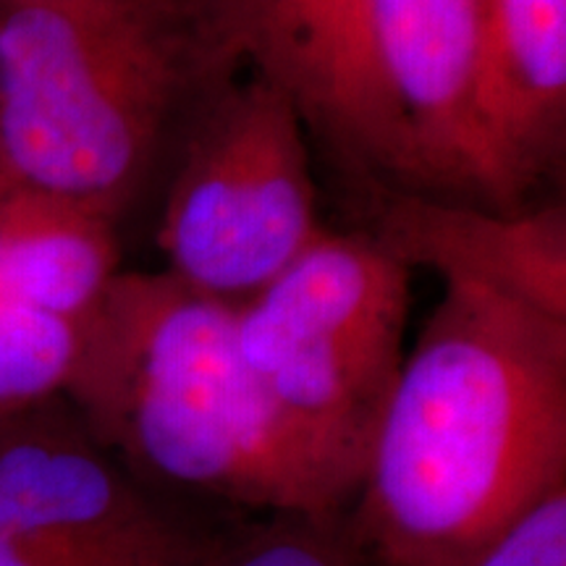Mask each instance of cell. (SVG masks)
<instances>
[{
    "label": "cell",
    "mask_w": 566,
    "mask_h": 566,
    "mask_svg": "<svg viewBox=\"0 0 566 566\" xmlns=\"http://www.w3.org/2000/svg\"><path fill=\"white\" fill-rule=\"evenodd\" d=\"M566 488V317L443 286L346 512L375 566H462Z\"/></svg>",
    "instance_id": "obj_1"
},
{
    "label": "cell",
    "mask_w": 566,
    "mask_h": 566,
    "mask_svg": "<svg viewBox=\"0 0 566 566\" xmlns=\"http://www.w3.org/2000/svg\"><path fill=\"white\" fill-rule=\"evenodd\" d=\"M69 401L142 483L263 516H338L359 480L254 378L237 307L122 271L82 325Z\"/></svg>",
    "instance_id": "obj_2"
},
{
    "label": "cell",
    "mask_w": 566,
    "mask_h": 566,
    "mask_svg": "<svg viewBox=\"0 0 566 566\" xmlns=\"http://www.w3.org/2000/svg\"><path fill=\"white\" fill-rule=\"evenodd\" d=\"M244 66L208 0H0V168L122 226Z\"/></svg>",
    "instance_id": "obj_3"
},
{
    "label": "cell",
    "mask_w": 566,
    "mask_h": 566,
    "mask_svg": "<svg viewBox=\"0 0 566 566\" xmlns=\"http://www.w3.org/2000/svg\"><path fill=\"white\" fill-rule=\"evenodd\" d=\"M409 268L367 233L323 231L237 307L247 365L296 428L363 480L405 363Z\"/></svg>",
    "instance_id": "obj_4"
},
{
    "label": "cell",
    "mask_w": 566,
    "mask_h": 566,
    "mask_svg": "<svg viewBox=\"0 0 566 566\" xmlns=\"http://www.w3.org/2000/svg\"><path fill=\"white\" fill-rule=\"evenodd\" d=\"M310 134L271 80H231L200 111L163 181V271L242 307L323 237Z\"/></svg>",
    "instance_id": "obj_5"
},
{
    "label": "cell",
    "mask_w": 566,
    "mask_h": 566,
    "mask_svg": "<svg viewBox=\"0 0 566 566\" xmlns=\"http://www.w3.org/2000/svg\"><path fill=\"white\" fill-rule=\"evenodd\" d=\"M0 527L40 566H205L212 554L66 394L0 422Z\"/></svg>",
    "instance_id": "obj_6"
},
{
    "label": "cell",
    "mask_w": 566,
    "mask_h": 566,
    "mask_svg": "<svg viewBox=\"0 0 566 566\" xmlns=\"http://www.w3.org/2000/svg\"><path fill=\"white\" fill-rule=\"evenodd\" d=\"M254 74L300 108L365 202L386 189L424 192L405 118L380 71L370 0H208Z\"/></svg>",
    "instance_id": "obj_7"
},
{
    "label": "cell",
    "mask_w": 566,
    "mask_h": 566,
    "mask_svg": "<svg viewBox=\"0 0 566 566\" xmlns=\"http://www.w3.org/2000/svg\"><path fill=\"white\" fill-rule=\"evenodd\" d=\"M480 200L520 212L566 145V0H480L472 63Z\"/></svg>",
    "instance_id": "obj_8"
},
{
    "label": "cell",
    "mask_w": 566,
    "mask_h": 566,
    "mask_svg": "<svg viewBox=\"0 0 566 566\" xmlns=\"http://www.w3.org/2000/svg\"><path fill=\"white\" fill-rule=\"evenodd\" d=\"M367 237L409 268H428L443 286L512 296L566 317V208L562 202L501 212L485 205L386 189L367 200Z\"/></svg>",
    "instance_id": "obj_9"
},
{
    "label": "cell",
    "mask_w": 566,
    "mask_h": 566,
    "mask_svg": "<svg viewBox=\"0 0 566 566\" xmlns=\"http://www.w3.org/2000/svg\"><path fill=\"white\" fill-rule=\"evenodd\" d=\"M370 27L424 192L483 205L470 105L480 0H370Z\"/></svg>",
    "instance_id": "obj_10"
},
{
    "label": "cell",
    "mask_w": 566,
    "mask_h": 566,
    "mask_svg": "<svg viewBox=\"0 0 566 566\" xmlns=\"http://www.w3.org/2000/svg\"><path fill=\"white\" fill-rule=\"evenodd\" d=\"M118 229L103 212L9 174L0 195L6 302L82 325L124 271Z\"/></svg>",
    "instance_id": "obj_11"
},
{
    "label": "cell",
    "mask_w": 566,
    "mask_h": 566,
    "mask_svg": "<svg viewBox=\"0 0 566 566\" xmlns=\"http://www.w3.org/2000/svg\"><path fill=\"white\" fill-rule=\"evenodd\" d=\"M80 346V323L0 302V422L66 394Z\"/></svg>",
    "instance_id": "obj_12"
},
{
    "label": "cell",
    "mask_w": 566,
    "mask_h": 566,
    "mask_svg": "<svg viewBox=\"0 0 566 566\" xmlns=\"http://www.w3.org/2000/svg\"><path fill=\"white\" fill-rule=\"evenodd\" d=\"M205 566H375L354 537L346 514L265 516L229 546H216Z\"/></svg>",
    "instance_id": "obj_13"
},
{
    "label": "cell",
    "mask_w": 566,
    "mask_h": 566,
    "mask_svg": "<svg viewBox=\"0 0 566 566\" xmlns=\"http://www.w3.org/2000/svg\"><path fill=\"white\" fill-rule=\"evenodd\" d=\"M462 566H566V488L546 495Z\"/></svg>",
    "instance_id": "obj_14"
},
{
    "label": "cell",
    "mask_w": 566,
    "mask_h": 566,
    "mask_svg": "<svg viewBox=\"0 0 566 566\" xmlns=\"http://www.w3.org/2000/svg\"><path fill=\"white\" fill-rule=\"evenodd\" d=\"M0 566H40L34 558L19 546L13 537L0 527Z\"/></svg>",
    "instance_id": "obj_15"
},
{
    "label": "cell",
    "mask_w": 566,
    "mask_h": 566,
    "mask_svg": "<svg viewBox=\"0 0 566 566\" xmlns=\"http://www.w3.org/2000/svg\"><path fill=\"white\" fill-rule=\"evenodd\" d=\"M6 179H9V174H6V171H3V168H0V195H3ZM0 302H6V296H3V289H0Z\"/></svg>",
    "instance_id": "obj_16"
}]
</instances>
